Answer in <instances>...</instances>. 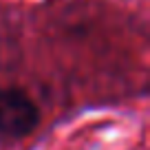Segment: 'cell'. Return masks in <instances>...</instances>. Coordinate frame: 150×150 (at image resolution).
<instances>
[{
    "label": "cell",
    "mask_w": 150,
    "mask_h": 150,
    "mask_svg": "<svg viewBox=\"0 0 150 150\" xmlns=\"http://www.w3.org/2000/svg\"><path fill=\"white\" fill-rule=\"evenodd\" d=\"M38 124L40 110L22 88H0V135L22 139L35 130Z\"/></svg>",
    "instance_id": "obj_1"
}]
</instances>
